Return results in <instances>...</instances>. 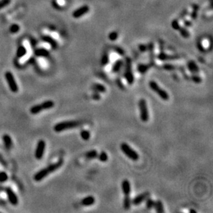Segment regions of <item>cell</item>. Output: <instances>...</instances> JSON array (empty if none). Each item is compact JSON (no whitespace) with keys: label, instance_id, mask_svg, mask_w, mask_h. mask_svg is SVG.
I'll return each mask as SVG.
<instances>
[{"label":"cell","instance_id":"27","mask_svg":"<svg viewBox=\"0 0 213 213\" xmlns=\"http://www.w3.org/2000/svg\"><path fill=\"white\" fill-rule=\"evenodd\" d=\"M201 46L204 50L209 48L210 46V42L209 41V39H207V38H204V39H202L201 42Z\"/></svg>","mask_w":213,"mask_h":213},{"label":"cell","instance_id":"14","mask_svg":"<svg viewBox=\"0 0 213 213\" xmlns=\"http://www.w3.org/2000/svg\"><path fill=\"white\" fill-rule=\"evenodd\" d=\"M188 69L189 71L193 74H197L199 72V67L193 61H190L188 63Z\"/></svg>","mask_w":213,"mask_h":213},{"label":"cell","instance_id":"17","mask_svg":"<svg viewBox=\"0 0 213 213\" xmlns=\"http://www.w3.org/2000/svg\"><path fill=\"white\" fill-rule=\"evenodd\" d=\"M154 208H155V211L158 213H163L165 212L163 203L161 200H157V201H155Z\"/></svg>","mask_w":213,"mask_h":213},{"label":"cell","instance_id":"8","mask_svg":"<svg viewBox=\"0 0 213 213\" xmlns=\"http://www.w3.org/2000/svg\"><path fill=\"white\" fill-rule=\"evenodd\" d=\"M46 149V142L44 140H39L37 143V147H36V150L35 152V158L40 160L42 159L44 156V152H45Z\"/></svg>","mask_w":213,"mask_h":213},{"label":"cell","instance_id":"26","mask_svg":"<svg viewBox=\"0 0 213 213\" xmlns=\"http://www.w3.org/2000/svg\"><path fill=\"white\" fill-rule=\"evenodd\" d=\"M97 158L100 161H101V162H106V161H108V156L107 153L104 152V151H102V152H100L99 154H98Z\"/></svg>","mask_w":213,"mask_h":213},{"label":"cell","instance_id":"22","mask_svg":"<svg viewBox=\"0 0 213 213\" xmlns=\"http://www.w3.org/2000/svg\"><path fill=\"white\" fill-rule=\"evenodd\" d=\"M35 55L39 57H48L49 55L48 50L44 48H38L35 51Z\"/></svg>","mask_w":213,"mask_h":213},{"label":"cell","instance_id":"2","mask_svg":"<svg viewBox=\"0 0 213 213\" xmlns=\"http://www.w3.org/2000/svg\"><path fill=\"white\" fill-rule=\"evenodd\" d=\"M80 125V122L78 121H64L57 123L55 125L54 131L56 133H61L66 130L74 128Z\"/></svg>","mask_w":213,"mask_h":213},{"label":"cell","instance_id":"28","mask_svg":"<svg viewBox=\"0 0 213 213\" xmlns=\"http://www.w3.org/2000/svg\"><path fill=\"white\" fill-rule=\"evenodd\" d=\"M26 54V49L24 46H20L18 48V51H17V55L18 57H24Z\"/></svg>","mask_w":213,"mask_h":213},{"label":"cell","instance_id":"33","mask_svg":"<svg viewBox=\"0 0 213 213\" xmlns=\"http://www.w3.org/2000/svg\"><path fill=\"white\" fill-rule=\"evenodd\" d=\"M91 98L92 99L94 100V101H99V100L101 99V95H100L99 93L97 92H94L91 95Z\"/></svg>","mask_w":213,"mask_h":213},{"label":"cell","instance_id":"15","mask_svg":"<svg viewBox=\"0 0 213 213\" xmlns=\"http://www.w3.org/2000/svg\"><path fill=\"white\" fill-rule=\"evenodd\" d=\"M123 66V61L121 60V59H117L115 62L114 63V64L112 65L111 71L113 72V73H117L121 69Z\"/></svg>","mask_w":213,"mask_h":213},{"label":"cell","instance_id":"18","mask_svg":"<svg viewBox=\"0 0 213 213\" xmlns=\"http://www.w3.org/2000/svg\"><path fill=\"white\" fill-rule=\"evenodd\" d=\"M131 205H132V199H131L130 195L124 196V198H123V208H124V210H129L131 207Z\"/></svg>","mask_w":213,"mask_h":213},{"label":"cell","instance_id":"25","mask_svg":"<svg viewBox=\"0 0 213 213\" xmlns=\"http://www.w3.org/2000/svg\"><path fill=\"white\" fill-rule=\"evenodd\" d=\"M146 208L148 210H151L152 208H154V206H155V201L149 197L148 198H147L146 199Z\"/></svg>","mask_w":213,"mask_h":213},{"label":"cell","instance_id":"31","mask_svg":"<svg viewBox=\"0 0 213 213\" xmlns=\"http://www.w3.org/2000/svg\"><path fill=\"white\" fill-rule=\"evenodd\" d=\"M8 179V175L5 172H0V182L4 183L7 181Z\"/></svg>","mask_w":213,"mask_h":213},{"label":"cell","instance_id":"13","mask_svg":"<svg viewBox=\"0 0 213 213\" xmlns=\"http://www.w3.org/2000/svg\"><path fill=\"white\" fill-rule=\"evenodd\" d=\"M91 89L94 92H97L99 93H105L106 92V88L103 84H99V83H95L91 86Z\"/></svg>","mask_w":213,"mask_h":213},{"label":"cell","instance_id":"3","mask_svg":"<svg viewBox=\"0 0 213 213\" xmlns=\"http://www.w3.org/2000/svg\"><path fill=\"white\" fill-rule=\"evenodd\" d=\"M120 148L123 154H124L128 158L131 159L132 161H136L139 159V154H138L135 150H133V149L128 144H126V143L125 142L122 143L120 146Z\"/></svg>","mask_w":213,"mask_h":213},{"label":"cell","instance_id":"36","mask_svg":"<svg viewBox=\"0 0 213 213\" xmlns=\"http://www.w3.org/2000/svg\"><path fill=\"white\" fill-rule=\"evenodd\" d=\"M189 212L191 213H197V211H196L195 210H190Z\"/></svg>","mask_w":213,"mask_h":213},{"label":"cell","instance_id":"4","mask_svg":"<svg viewBox=\"0 0 213 213\" xmlns=\"http://www.w3.org/2000/svg\"><path fill=\"white\" fill-rule=\"evenodd\" d=\"M149 87H150L151 90L154 91L157 95H158L159 97H160L161 99L163 100V101H168V100H169V94H168L165 90L161 88L156 82H155V81H150V82H149Z\"/></svg>","mask_w":213,"mask_h":213},{"label":"cell","instance_id":"6","mask_svg":"<svg viewBox=\"0 0 213 213\" xmlns=\"http://www.w3.org/2000/svg\"><path fill=\"white\" fill-rule=\"evenodd\" d=\"M138 105H139L140 119L143 122H147L149 120V111L146 99H140Z\"/></svg>","mask_w":213,"mask_h":213},{"label":"cell","instance_id":"1","mask_svg":"<svg viewBox=\"0 0 213 213\" xmlns=\"http://www.w3.org/2000/svg\"><path fill=\"white\" fill-rule=\"evenodd\" d=\"M63 164V159H59L57 162L49 165L47 167L43 168V169H42L41 170H39V172H37V173L35 174V177H34V179H35L36 182H40V181H42L43 179L45 178L46 177H47L49 174L52 173V172L58 170L59 168H61V166H62Z\"/></svg>","mask_w":213,"mask_h":213},{"label":"cell","instance_id":"5","mask_svg":"<svg viewBox=\"0 0 213 213\" xmlns=\"http://www.w3.org/2000/svg\"><path fill=\"white\" fill-rule=\"evenodd\" d=\"M124 78L129 85H132L135 81V77L132 69L131 60L127 58L125 61V69H124Z\"/></svg>","mask_w":213,"mask_h":213},{"label":"cell","instance_id":"16","mask_svg":"<svg viewBox=\"0 0 213 213\" xmlns=\"http://www.w3.org/2000/svg\"><path fill=\"white\" fill-rule=\"evenodd\" d=\"M88 10V8L87 7V6H83V7L79 8V9L75 10V11L73 12V14H72V15H73L74 18H80V17L82 16L84 13L87 12Z\"/></svg>","mask_w":213,"mask_h":213},{"label":"cell","instance_id":"24","mask_svg":"<svg viewBox=\"0 0 213 213\" xmlns=\"http://www.w3.org/2000/svg\"><path fill=\"white\" fill-rule=\"evenodd\" d=\"M80 136L82 139L84 141H88L90 138V133L87 130H82L80 132Z\"/></svg>","mask_w":213,"mask_h":213},{"label":"cell","instance_id":"21","mask_svg":"<svg viewBox=\"0 0 213 213\" xmlns=\"http://www.w3.org/2000/svg\"><path fill=\"white\" fill-rule=\"evenodd\" d=\"M98 156V152L96 150H90L86 152V154H85V157H86V159H93L97 158Z\"/></svg>","mask_w":213,"mask_h":213},{"label":"cell","instance_id":"20","mask_svg":"<svg viewBox=\"0 0 213 213\" xmlns=\"http://www.w3.org/2000/svg\"><path fill=\"white\" fill-rule=\"evenodd\" d=\"M3 141L4 143V145H5L6 148L7 149H10L11 148L12 142V139L8 135H4L3 136Z\"/></svg>","mask_w":213,"mask_h":213},{"label":"cell","instance_id":"23","mask_svg":"<svg viewBox=\"0 0 213 213\" xmlns=\"http://www.w3.org/2000/svg\"><path fill=\"white\" fill-rule=\"evenodd\" d=\"M150 68V66L148 64H144V63H140L137 66V71L139 73L144 74L148 71V70Z\"/></svg>","mask_w":213,"mask_h":213},{"label":"cell","instance_id":"9","mask_svg":"<svg viewBox=\"0 0 213 213\" xmlns=\"http://www.w3.org/2000/svg\"><path fill=\"white\" fill-rule=\"evenodd\" d=\"M150 196V193L149 192H144V193L139 194L132 199V204H133L134 206H139V204L146 201L147 198H148Z\"/></svg>","mask_w":213,"mask_h":213},{"label":"cell","instance_id":"12","mask_svg":"<svg viewBox=\"0 0 213 213\" xmlns=\"http://www.w3.org/2000/svg\"><path fill=\"white\" fill-rule=\"evenodd\" d=\"M95 203V199L93 196H87L82 200L81 204L84 206H90L94 205Z\"/></svg>","mask_w":213,"mask_h":213},{"label":"cell","instance_id":"34","mask_svg":"<svg viewBox=\"0 0 213 213\" xmlns=\"http://www.w3.org/2000/svg\"><path fill=\"white\" fill-rule=\"evenodd\" d=\"M116 84H117V86L119 87V88L121 89V90H124L125 86H124V85H123V82H121V79H119V78L117 79V80H116Z\"/></svg>","mask_w":213,"mask_h":213},{"label":"cell","instance_id":"35","mask_svg":"<svg viewBox=\"0 0 213 213\" xmlns=\"http://www.w3.org/2000/svg\"><path fill=\"white\" fill-rule=\"evenodd\" d=\"M163 68L166 70V71H174L175 69V66H174L173 65L168 64V63H166L164 66H163Z\"/></svg>","mask_w":213,"mask_h":213},{"label":"cell","instance_id":"30","mask_svg":"<svg viewBox=\"0 0 213 213\" xmlns=\"http://www.w3.org/2000/svg\"><path fill=\"white\" fill-rule=\"evenodd\" d=\"M20 28L18 24H12L10 27V32L11 33H17L20 31Z\"/></svg>","mask_w":213,"mask_h":213},{"label":"cell","instance_id":"32","mask_svg":"<svg viewBox=\"0 0 213 213\" xmlns=\"http://www.w3.org/2000/svg\"><path fill=\"white\" fill-rule=\"evenodd\" d=\"M11 0H0V10L10 4Z\"/></svg>","mask_w":213,"mask_h":213},{"label":"cell","instance_id":"11","mask_svg":"<svg viewBox=\"0 0 213 213\" xmlns=\"http://www.w3.org/2000/svg\"><path fill=\"white\" fill-rule=\"evenodd\" d=\"M121 190L124 196L130 195L131 193V185L128 179H123L121 182Z\"/></svg>","mask_w":213,"mask_h":213},{"label":"cell","instance_id":"10","mask_svg":"<svg viewBox=\"0 0 213 213\" xmlns=\"http://www.w3.org/2000/svg\"><path fill=\"white\" fill-rule=\"evenodd\" d=\"M6 195H7L8 199L9 200L10 203L13 206L18 205V198L17 197L16 194L14 193L11 188H8L6 189Z\"/></svg>","mask_w":213,"mask_h":213},{"label":"cell","instance_id":"29","mask_svg":"<svg viewBox=\"0 0 213 213\" xmlns=\"http://www.w3.org/2000/svg\"><path fill=\"white\" fill-rule=\"evenodd\" d=\"M191 80L195 84H201L202 82V79L200 76L198 75L197 74H193L191 76Z\"/></svg>","mask_w":213,"mask_h":213},{"label":"cell","instance_id":"7","mask_svg":"<svg viewBox=\"0 0 213 213\" xmlns=\"http://www.w3.org/2000/svg\"><path fill=\"white\" fill-rule=\"evenodd\" d=\"M6 80L7 82L8 86H9L10 90L12 91V93H17L18 91V86L15 80L13 74H12L10 72H6L5 74Z\"/></svg>","mask_w":213,"mask_h":213},{"label":"cell","instance_id":"19","mask_svg":"<svg viewBox=\"0 0 213 213\" xmlns=\"http://www.w3.org/2000/svg\"><path fill=\"white\" fill-rule=\"evenodd\" d=\"M42 39H43L44 42H46V43H48L50 44V45L53 47V48L55 49L57 48V42L54 39H53V38L49 37V36H44V37H42Z\"/></svg>","mask_w":213,"mask_h":213}]
</instances>
